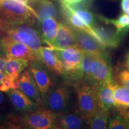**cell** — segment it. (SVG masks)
<instances>
[{
	"instance_id": "6",
	"label": "cell",
	"mask_w": 129,
	"mask_h": 129,
	"mask_svg": "<svg viewBox=\"0 0 129 129\" xmlns=\"http://www.w3.org/2000/svg\"><path fill=\"white\" fill-rule=\"evenodd\" d=\"M76 37L77 46L83 51L94 56L107 57L105 47L89 34L83 30L74 29Z\"/></svg>"
},
{
	"instance_id": "14",
	"label": "cell",
	"mask_w": 129,
	"mask_h": 129,
	"mask_svg": "<svg viewBox=\"0 0 129 129\" xmlns=\"http://www.w3.org/2000/svg\"><path fill=\"white\" fill-rule=\"evenodd\" d=\"M29 70L34 78L42 98L44 97L53 85V83L46 71L37 62L30 63Z\"/></svg>"
},
{
	"instance_id": "23",
	"label": "cell",
	"mask_w": 129,
	"mask_h": 129,
	"mask_svg": "<svg viewBox=\"0 0 129 129\" xmlns=\"http://www.w3.org/2000/svg\"><path fill=\"white\" fill-rule=\"evenodd\" d=\"M113 97L115 102V108H129V88L117 84L114 82Z\"/></svg>"
},
{
	"instance_id": "17",
	"label": "cell",
	"mask_w": 129,
	"mask_h": 129,
	"mask_svg": "<svg viewBox=\"0 0 129 129\" xmlns=\"http://www.w3.org/2000/svg\"><path fill=\"white\" fill-rule=\"evenodd\" d=\"M29 4L36 12L40 22L47 17H56L57 15L55 6L49 0H32Z\"/></svg>"
},
{
	"instance_id": "29",
	"label": "cell",
	"mask_w": 129,
	"mask_h": 129,
	"mask_svg": "<svg viewBox=\"0 0 129 129\" xmlns=\"http://www.w3.org/2000/svg\"><path fill=\"white\" fill-rule=\"evenodd\" d=\"M117 109L118 114L123 118L129 128V108H115Z\"/></svg>"
},
{
	"instance_id": "34",
	"label": "cell",
	"mask_w": 129,
	"mask_h": 129,
	"mask_svg": "<svg viewBox=\"0 0 129 129\" xmlns=\"http://www.w3.org/2000/svg\"><path fill=\"white\" fill-rule=\"evenodd\" d=\"M3 101H4V96H3L1 91H0V105L3 104Z\"/></svg>"
},
{
	"instance_id": "20",
	"label": "cell",
	"mask_w": 129,
	"mask_h": 129,
	"mask_svg": "<svg viewBox=\"0 0 129 129\" xmlns=\"http://www.w3.org/2000/svg\"><path fill=\"white\" fill-rule=\"evenodd\" d=\"M29 62L23 59H6L4 72L7 75L12 77H19L20 74L29 66Z\"/></svg>"
},
{
	"instance_id": "8",
	"label": "cell",
	"mask_w": 129,
	"mask_h": 129,
	"mask_svg": "<svg viewBox=\"0 0 129 129\" xmlns=\"http://www.w3.org/2000/svg\"><path fill=\"white\" fill-rule=\"evenodd\" d=\"M0 50L6 59L19 58L28 60L30 63L38 61L37 54L28 47L20 42H13L0 44Z\"/></svg>"
},
{
	"instance_id": "24",
	"label": "cell",
	"mask_w": 129,
	"mask_h": 129,
	"mask_svg": "<svg viewBox=\"0 0 129 129\" xmlns=\"http://www.w3.org/2000/svg\"><path fill=\"white\" fill-rule=\"evenodd\" d=\"M99 18L106 24H112L116 28V32L120 36L129 30V16L124 13L118 19H108L99 16Z\"/></svg>"
},
{
	"instance_id": "13",
	"label": "cell",
	"mask_w": 129,
	"mask_h": 129,
	"mask_svg": "<svg viewBox=\"0 0 129 129\" xmlns=\"http://www.w3.org/2000/svg\"><path fill=\"white\" fill-rule=\"evenodd\" d=\"M69 100V92L66 87H59L51 91L47 96L46 103L49 109L57 112L64 109Z\"/></svg>"
},
{
	"instance_id": "15",
	"label": "cell",
	"mask_w": 129,
	"mask_h": 129,
	"mask_svg": "<svg viewBox=\"0 0 129 129\" xmlns=\"http://www.w3.org/2000/svg\"><path fill=\"white\" fill-rule=\"evenodd\" d=\"M114 83V81L112 79L109 81L96 85L100 108L110 110L111 109L116 107L115 102L113 97Z\"/></svg>"
},
{
	"instance_id": "1",
	"label": "cell",
	"mask_w": 129,
	"mask_h": 129,
	"mask_svg": "<svg viewBox=\"0 0 129 129\" xmlns=\"http://www.w3.org/2000/svg\"><path fill=\"white\" fill-rule=\"evenodd\" d=\"M38 20L35 10L20 0H3L0 3V30Z\"/></svg>"
},
{
	"instance_id": "26",
	"label": "cell",
	"mask_w": 129,
	"mask_h": 129,
	"mask_svg": "<svg viewBox=\"0 0 129 129\" xmlns=\"http://www.w3.org/2000/svg\"><path fill=\"white\" fill-rule=\"evenodd\" d=\"M94 56L84 51L83 60L81 63V81L93 84L91 78V64Z\"/></svg>"
},
{
	"instance_id": "2",
	"label": "cell",
	"mask_w": 129,
	"mask_h": 129,
	"mask_svg": "<svg viewBox=\"0 0 129 129\" xmlns=\"http://www.w3.org/2000/svg\"><path fill=\"white\" fill-rule=\"evenodd\" d=\"M74 87L77 93L78 110L87 120L100 109L96 87L93 84L79 81L75 84Z\"/></svg>"
},
{
	"instance_id": "18",
	"label": "cell",
	"mask_w": 129,
	"mask_h": 129,
	"mask_svg": "<svg viewBox=\"0 0 129 129\" xmlns=\"http://www.w3.org/2000/svg\"><path fill=\"white\" fill-rule=\"evenodd\" d=\"M86 122L85 118L81 114H58L56 121L57 128L77 129L82 128Z\"/></svg>"
},
{
	"instance_id": "22",
	"label": "cell",
	"mask_w": 129,
	"mask_h": 129,
	"mask_svg": "<svg viewBox=\"0 0 129 129\" xmlns=\"http://www.w3.org/2000/svg\"><path fill=\"white\" fill-rule=\"evenodd\" d=\"M110 110L107 109L100 108L94 115L86 120L90 128L105 129L108 128Z\"/></svg>"
},
{
	"instance_id": "5",
	"label": "cell",
	"mask_w": 129,
	"mask_h": 129,
	"mask_svg": "<svg viewBox=\"0 0 129 129\" xmlns=\"http://www.w3.org/2000/svg\"><path fill=\"white\" fill-rule=\"evenodd\" d=\"M12 27L17 33L20 43H23L37 54L40 48L43 47V40H44L40 34L28 23Z\"/></svg>"
},
{
	"instance_id": "31",
	"label": "cell",
	"mask_w": 129,
	"mask_h": 129,
	"mask_svg": "<svg viewBox=\"0 0 129 129\" xmlns=\"http://www.w3.org/2000/svg\"><path fill=\"white\" fill-rule=\"evenodd\" d=\"M6 58L0 56V71H4L5 69V64H6Z\"/></svg>"
},
{
	"instance_id": "35",
	"label": "cell",
	"mask_w": 129,
	"mask_h": 129,
	"mask_svg": "<svg viewBox=\"0 0 129 129\" xmlns=\"http://www.w3.org/2000/svg\"><path fill=\"white\" fill-rule=\"evenodd\" d=\"M3 1V0H0V3H1V1Z\"/></svg>"
},
{
	"instance_id": "33",
	"label": "cell",
	"mask_w": 129,
	"mask_h": 129,
	"mask_svg": "<svg viewBox=\"0 0 129 129\" xmlns=\"http://www.w3.org/2000/svg\"><path fill=\"white\" fill-rule=\"evenodd\" d=\"M124 63L127 67L129 68V52L127 53L126 55H125Z\"/></svg>"
},
{
	"instance_id": "19",
	"label": "cell",
	"mask_w": 129,
	"mask_h": 129,
	"mask_svg": "<svg viewBox=\"0 0 129 129\" xmlns=\"http://www.w3.org/2000/svg\"><path fill=\"white\" fill-rule=\"evenodd\" d=\"M40 23L43 40L48 46L52 47L55 41L59 29V23L56 17H47L41 20Z\"/></svg>"
},
{
	"instance_id": "9",
	"label": "cell",
	"mask_w": 129,
	"mask_h": 129,
	"mask_svg": "<svg viewBox=\"0 0 129 129\" xmlns=\"http://www.w3.org/2000/svg\"><path fill=\"white\" fill-rule=\"evenodd\" d=\"M112 69L107 57L94 56L91 64L92 84L99 85L112 80Z\"/></svg>"
},
{
	"instance_id": "25",
	"label": "cell",
	"mask_w": 129,
	"mask_h": 129,
	"mask_svg": "<svg viewBox=\"0 0 129 129\" xmlns=\"http://www.w3.org/2000/svg\"><path fill=\"white\" fill-rule=\"evenodd\" d=\"M112 79L117 84L129 88V68L125 63L117 64L112 72Z\"/></svg>"
},
{
	"instance_id": "32",
	"label": "cell",
	"mask_w": 129,
	"mask_h": 129,
	"mask_svg": "<svg viewBox=\"0 0 129 129\" xmlns=\"http://www.w3.org/2000/svg\"><path fill=\"white\" fill-rule=\"evenodd\" d=\"M6 74L4 71H0V84L2 83V82L4 80V79L6 77Z\"/></svg>"
},
{
	"instance_id": "16",
	"label": "cell",
	"mask_w": 129,
	"mask_h": 129,
	"mask_svg": "<svg viewBox=\"0 0 129 129\" xmlns=\"http://www.w3.org/2000/svg\"><path fill=\"white\" fill-rule=\"evenodd\" d=\"M72 46H77L74 30L63 23H59L57 36L51 47L64 48Z\"/></svg>"
},
{
	"instance_id": "30",
	"label": "cell",
	"mask_w": 129,
	"mask_h": 129,
	"mask_svg": "<svg viewBox=\"0 0 129 129\" xmlns=\"http://www.w3.org/2000/svg\"><path fill=\"white\" fill-rule=\"evenodd\" d=\"M121 6L124 13L129 16V0H121Z\"/></svg>"
},
{
	"instance_id": "4",
	"label": "cell",
	"mask_w": 129,
	"mask_h": 129,
	"mask_svg": "<svg viewBox=\"0 0 129 129\" xmlns=\"http://www.w3.org/2000/svg\"><path fill=\"white\" fill-rule=\"evenodd\" d=\"M58 114L50 109H39L28 112L21 118L25 126L33 129L57 128Z\"/></svg>"
},
{
	"instance_id": "10",
	"label": "cell",
	"mask_w": 129,
	"mask_h": 129,
	"mask_svg": "<svg viewBox=\"0 0 129 129\" xmlns=\"http://www.w3.org/2000/svg\"><path fill=\"white\" fill-rule=\"evenodd\" d=\"M20 89L38 105L43 104L42 96L29 69H25L19 75Z\"/></svg>"
},
{
	"instance_id": "11",
	"label": "cell",
	"mask_w": 129,
	"mask_h": 129,
	"mask_svg": "<svg viewBox=\"0 0 129 129\" xmlns=\"http://www.w3.org/2000/svg\"><path fill=\"white\" fill-rule=\"evenodd\" d=\"M6 94L16 110L20 112H30L39 105L20 90L11 89Z\"/></svg>"
},
{
	"instance_id": "28",
	"label": "cell",
	"mask_w": 129,
	"mask_h": 129,
	"mask_svg": "<svg viewBox=\"0 0 129 129\" xmlns=\"http://www.w3.org/2000/svg\"><path fill=\"white\" fill-rule=\"evenodd\" d=\"M12 80L13 77L6 75L5 78L2 82V83L0 84V91L1 92L7 93L9 90L12 88Z\"/></svg>"
},
{
	"instance_id": "27",
	"label": "cell",
	"mask_w": 129,
	"mask_h": 129,
	"mask_svg": "<svg viewBox=\"0 0 129 129\" xmlns=\"http://www.w3.org/2000/svg\"><path fill=\"white\" fill-rule=\"evenodd\" d=\"M108 128L109 129H128L126 122L121 116L117 115L109 118Z\"/></svg>"
},
{
	"instance_id": "12",
	"label": "cell",
	"mask_w": 129,
	"mask_h": 129,
	"mask_svg": "<svg viewBox=\"0 0 129 129\" xmlns=\"http://www.w3.org/2000/svg\"><path fill=\"white\" fill-rule=\"evenodd\" d=\"M60 3L61 9L63 12V13L66 17V18L69 22V23L71 24V25L73 27L74 29L83 30L87 33L91 35L95 38L98 41H99L101 44L104 47V44H103L100 38L96 34V32L94 30L91 28L90 27L85 24L83 20L81 19L76 14L74 13V12L72 10L71 8L68 4L67 3L63 2V1H59Z\"/></svg>"
},
{
	"instance_id": "21",
	"label": "cell",
	"mask_w": 129,
	"mask_h": 129,
	"mask_svg": "<svg viewBox=\"0 0 129 129\" xmlns=\"http://www.w3.org/2000/svg\"><path fill=\"white\" fill-rule=\"evenodd\" d=\"M93 30L101 40L105 47L116 48L120 44V35L117 32L95 25Z\"/></svg>"
},
{
	"instance_id": "7",
	"label": "cell",
	"mask_w": 129,
	"mask_h": 129,
	"mask_svg": "<svg viewBox=\"0 0 129 129\" xmlns=\"http://www.w3.org/2000/svg\"><path fill=\"white\" fill-rule=\"evenodd\" d=\"M37 60L56 75L64 74L63 68L57 52L51 47L43 46L37 53Z\"/></svg>"
},
{
	"instance_id": "3",
	"label": "cell",
	"mask_w": 129,
	"mask_h": 129,
	"mask_svg": "<svg viewBox=\"0 0 129 129\" xmlns=\"http://www.w3.org/2000/svg\"><path fill=\"white\" fill-rule=\"evenodd\" d=\"M54 48L62 61L64 74L69 75L72 78L78 81V82L81 81V68L84 51L78 46Z\"/></svg>"
}]
</instances>
